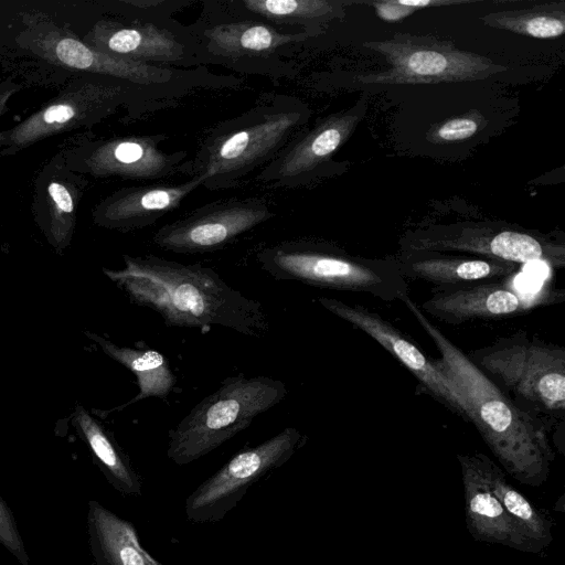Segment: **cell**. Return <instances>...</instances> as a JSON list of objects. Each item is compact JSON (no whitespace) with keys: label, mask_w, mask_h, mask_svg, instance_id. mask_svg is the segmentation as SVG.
Segmentation results:
<instances>
[{"label":"cell","mask_w":565,"mask_h":565,"mask_svg":"<svg viewBox=\"0 0 565 565\" xmlns=\"http://www.w3.org/2000/svg\"><path fill=\"white\" fill-rule=\"evenodd\" d=\"M306 35L280 33L269 24L256 21L221 23L204 31L207 50L227 57L269 54Z\"/></svg>","instance_id":"cell-23"},{"label":"cell","mask_w":565,"mask_h":565,"mask_svg":"<svg viewBox=\"0 0 565 565\" xmlns=\"http://www.w3.org/2000/svg\"><path fill=\"white\" fill-rule=\"evenodd\" d=\"M103 351L130 370L137 377L139 393L120 408L148 397H167L177 377L167 358L156 350L119 347L94 333H87Z\"/></svg>","instance_id":"cell-24"},{"label":"cell","mask_w":565,"mask_h":565,"mask_svg":"<svg viewBox=\"0 0 565 565\" xmlns=\"http://www.w3.org/2000/svg\"><path fill=\"white\" fill-rule=\"evenodd\" d=\"M244 10L267 20L284 23H305L331 18L340 2L327 0H242Z\"/></svg>","instance_id":"cell-27"},{"label":"cell","mask_w":565,"mask_h":565,"mask_svg":"<svg viewBox=\"0 0 565 565\" xmlns=\"http://www.w3.org/2000/svg\"><path fill=\"white\" fill-rule=\"evenodd\" d=\"M382 54L391 68L358 75L364 84H437L483 79L503 72L505 66L472 52L461 51L449 42L430 36L395 33L392 39L363 43Z\"/></svg>","instance_id":"cell-7"},{"label":"cell","mask_w":565,"mask_h":565,"mask_svg":"<svg viewBox=\"0 0 565 565\" xmlns=\"http://www.w3.org/2000/svg\"><path fill=\"white\" fill-rule=\"evenodd\" d=\"M17 88L15 87H12V86H7L4 88H1L0 87V114L3 111L4 107H6V104H7V100L9 99V97L11 96V94ZM4 136H0V143L1 142H4Z\"/></svg>","instance_id":"cell-32"},{"label":"cell","mask_w":565,"mask_h":565,"mask_svg":"<svg viewBox=\"0 0 565 565\" xmlns=\"http://www.w3.org/2000/svg\"><path fill=\"white\" fill-rule=\"evenodd\" d=\"M402 302L437 347L435 362L459 386L472 423L503 469L518 482L542 486L550 476L555 452L547 423L516 404L455 345L412 300Z\"/></svg>","instance_id":"cell-2"},{"label":"cell","mask_w":565,"mask_h":565,"mask_svg":"<svg viewBox=\"0 0 565 565\" xmlns=\"http://www.w3.org/2000/svg\"><path fill=\"white\" fill-rule=\"evenodd\" d=\"M519 274L493 282L435 287L419 308L445 323L461 324L514 317L564 300V290L547 284L531 290L516 287Z\"/></svg>","instance_id":"cell-9"},{"label":"cell","mask_w":565,"mask_h":565,"mask_svg":"<svg viewBox=\"0 0 565 565\" xmlns=\"http://www.w3.org/2000/svg\"><path fill=\"white\" fill-rule=\"evenodd\" d=\"M467 356L504 393L547 425L565 412V348L526 331L501 337Z\"/></svg>","instance_id":"cell-4"},{"label":"cell","mask_w":565,"mask_h":565,"mask_svg":"<svg viewBox=\"0 0 565 565\" xmlns=\"http://www.w3.org/2000/svg\"><path fill=\"white\" fill-rule=\"evenodd\" d=\"M406 279L435 287H459L499 281L521 271V265L486 257L448 256L439 252H409L396 260Z\"/></svg>","instance_id":"cell-18"},{"label":"cell","mask_w":565,"mask_h":565,"mask_svg":"<svg viewBox=\"0 0 565 565\" xmlns=\"http://www.w3.org/2000/svg\"><path fill=\"white\" fill-rule=\"evenodd\" d=\"M457 459L463 484L466 525L473 540L536 554L532 543L490 491L469 455H457Z\"/></svg>","instance_id":"cell-17"},{"label":"cell","mask_w":565,"mask_h":565,"mask_svg":"<svg viewBox=\"0 0 565 565\" xmlns=\"http://www.w3.org/2000/svg\"><path fill=\"white\" fill-rule=\"evenodd\" d=\"M163 136H132L102 141L84 159L87 170L98 177L156 180L186 169V152L167 153L159 148Z\"/></svg>","instance_id":"cell-14"},{"label":"cell","mask_w":565,"mask_h":565,"mask_svg":"<svg viewBox=\"0 0 565 565\" xmlns=\"http://www.w3.org/2000/svg\"><path fill=\"white\" fill-rule=\"evenodd\" d=\"M134 86L118 79L82 84L10 131L7 142L13 148L26 146L49 134L77 125L88 117L103 115L119 105L127 97V90Z\"/></svg>","instance_id":"cell-13"},{"label":"cell","mask_w":565,"mask_h":565,"mask_svg":"<svg viewBox=\"0 0 565 565\" xmlns=\"http://www.w3.org/2000/svg\"><path fill=\"white\" fill-rule=\"evenodd\" d=\"M256 259L260 269L276 280L367 294L385 302L401 301L408 295L396 260L356 258L321 243L280 242L262 248Z\"/></svg>","instance_id":"cell-5"},{"label":"cell","mask_w":565,"mask_h":565,"mask_svg":"<svg viewBox=\"0 0 565 565\" xmlns=\"http://www.w3.org/2000/svg\"><path fill=\"white\" fill-rule=\"evenodd\" d=\"M274 215L269 205L258 199L214 202L162 226L153 242L174 253L214 252Z\"/></svg>","instance_id":"cell-11"},{"label":"cell","mask_w":565,"mask_h":565,"mask_svg":"<svg viewBox=\"0 0 565 565\" xmlns=\"http://www.w3.org/2000/svg\"><path fill=\"white\" fill-rule=\"evenodd\" d=\"M359 121L355 114L333 115L306 136L290 142L259 173L258 180L276 186H291L327 161L347 140Z\"/></svg>","instance_id":"cell-15"},{"label":"cell","mask_w":565,"mask_h":565,"mask_svg":"<svg viewBox=\"0 0 565 565\" xmlns=\"http://www.w3.org/2000/svg\"><path fill=\"white\" fill-rule=\"evenodd\" d=\"M469 458L509 518L532 543L536 554L545 550L553 540V520L548 512L535 507L512 486L503 470L488 456L475 452Z\"/></svg>","instance_id":"cell-22"},{"label":"cell","mask_w":565,"mask_h":565,"mask_svg":"<svg viewBox=\"0 0 565 565\" xmlns=\"http://www.w3.org/2000/svg\"><path fill=\"white\" fill-rule=\"evenodd\" d=\"M202 182V177H192L181 184L160 183L121 189L100 203L95 212L96 222L122 231L149 226L177 209Z\"/></svg>","instance_id":"cell-16"},{"label":"cell","mask_w":565,"mask_h":565,"mask_svg":"<svg viewBox=\"0 0 565 565\" xmlns=\"http://www.w3.org/2000/svg\"><path fill=\"white\" fill-rule=\"evenodd\" d=\"M318 302L334 316L356 327L403 364L423 391L449 411L470 422V409L459 386L401 330L379 313L358 303L320 297Z\"/></svg>","instance_id":"cell-10"},{"label":"cell","mask_w":565,"mask_h":565,"mask_svg":"<svg viewBox=\"0 0 565 565\" xmlns=\"http://www.w3.org/2000/svg\"><path fill=\"white\" fill-rule=\"evenodd\" d=\"M489 26L536 39L561 36L565 31L564 3L553 2L531 9L501 11L481 18Z\"/></svg>","instance_id":"cell-26"},{"label":"cell","mask_w":565,"mask_h":565,"mask_svg":"<svg viewBox=\"0 0 565 565\" xmlns=\"http://www.w3.org/2000/svg\"><path fill=\"white\" fill-rule=\"evenodd\" d=\"M306 440L300 430L286 427L264 443L241 450L189 494L188 519L195 523L221 521L253 484L286 463Z\"/></svg>","instance_id":"cell-8"},{"label":"cell","mask_w":565,"mask_h":565,"mask_svg":"<svg viewBox=\"0 0 565 565\" xmlns=\"http://www.w3.org/2000/svg\"><path fill=\"white\" fill-rule=\"evenodd\" d=\"M55 55L72 68L108 76L140 88L163 85L171 82L174 75L171 68L107 54L71 38L56 43Z\"/></svg>","instance_id":"cell-21"},{"label":"cell","mask_w":565,"mask_h":565,"mask_svg":"<svg viewBox=\"0 0 565 565\" xmlns=\"http://www.w3.org/2000/svg\"><path fill=\"white\" fill-rule=\"evenodd\" d=\"M95 43L100 52L150 65L182 64L191 58L190 44L181 41V35L151 22L104 23Z\"/></svg>","instance_id":"cell-19"},{"label":"cell","mask_w":565,"mask_h":565,"mask_svg":"<svg viewBox=\"0 0 565 565\" xmlns=\"http://www.w3.org/2000/svg\"><path fill=\"white\" fill-rule=\"evenodd\" d=\"M86 524L93 565H163L142 548L129 521L98 501H88Z\"/></svg>","instance_id":"cell-20"},{"label":"cell","mask_w":565,"mask_h":565,"mask_svg":"<svg viewBox=\"0 0 565 565\" xmlns=\"http://www.w3.org/2000/svg\"><path fill=\"white\" fill-rule=\"evenodd\" d=\"M555 510H558L559 512H564L565 511V508H564V495H561L558 498V500L556 501Z\"/></svg>","instance_id":"cell-33"},{"label":"cell","mask_w":565,"mask_h":565,"mask_svg":"<svg viewBox=\"0 0 565 565\" xmlns=\"http://www.w3.org/2000/svg\"><path fill=\"white\" fill-rule=\"evenodd\" d=\"M0 545L3 546L20 565H31L24 542L19 532L13 513L0 494Z\"/></svg>","instance_id":"cell-30"},{"label":"cell","mask_w":565,"mask_h":565,"mask_svg":"<svg viewBox=\"0 0 565 565\" xmlns=\"http://www.w3.org/2000/svg\"><path fill=\"white\" fill-rule=\"evenodd\" d=\"M486 125L483 116L470 110L463 116L447 119L433 126L427 131V139L433 143H447L470 138Z\"/></svg>","instance_id":"cell-29"},{"label":"cell","mask_w":565,"mask_h":565,"mask_svg":"<svg viewBox=\"0 0 565 565\" xmlns=\"http://www.w3.org/2000/svg\"><path fill=\"white\" fill-rule=\"evenodd\" d=\"M52 207L51 234L57 245H64L70 237L74 221V198L66 185L57 180L47 184Z\"/></svg>","instance_id":"cell-28"},{"label":"cell","mask_w":565,"mask_h":565,"mask_svg":"<svg viewBox=\"0 0 565 565\" xmlns=\"http://www.w3.org/2000/svg\"><path fill=\"white\" fill-rule=\"evenodd\" d=\"M75 425L108 482L124 495H139V477L109 433L82 406L76 407Z\"/></svg>","instance_id":"cell-25"},{"label":"cell","mask_w":565,"mask_h":565,"mask_svg":"<svg viewBox=\"0 0 565 565\" xmlns=\"http://www.w3.org/2000/svg\"><path fill=\"white\" fill-rule=\"evenodd\" d=\"M305 116L300 106L285 103L222 124L204 140L188 171L202 177L209 189L236 186L290 143Z\"/></svg>","instance_id":"cell-3"},{"label":"cell","mask_w":565,"mask_h":565,"mask_svg":"<svg viewBox=\"0 0 565 565\" xmlns=\"http://www.w3.org/2000/svg\"><path fill=\"white\" fill-rule=\"evenodd\" d=\"M370 4L374 7L377 15L387 22L399 21L418 10L401 4L397 0L374 1L370 2Z\"/></svg>","instance_id":"cell-31"},{"label":"cell","mask_w":565,"mask_h":565,"mask_svg":"<svg viewBox=\"0 0 565 565\" xmlns=\"http://www.w3.org/2000/svg\"><path fill=\"white\" fill-rule=\"evenodd\" d=\"M409 252H465L502 262L565 266V246L529 233L484 226H465L443 234L422 235L404 243Z\"/></svg>","instance_id":"cell-12"},{"label":"cell","mask_w":565,"mask_h":565,"mask_svg":"<svg viewBox=\"0 0 565 565\" xmlns=\"http://www.w3.org/2000/svg\"><path fill=\"white\" fill-rule=\"evenodd\" d=\"M125 268L104 269L135 305L156 311L169 327L220 326L263 338L269 320L263 305L227 285L212 268L153 255H124Z\"/></svg>","instance_id":"cell-1"},{"label":"cell","mask_w":565,"mask_h":565,"mask_svg":"<svg viewBox=\"0 0 565 565\" xmlns=\"http://www.w3.org/2000/svg\"><path fill=\"white\" fill-rule=\"evenodd\" d=\"M287 394L286 384L269 376L239 374L225 379L170 429L168 458L184 466L204 457L246 429Z\"/></svg>","instance_id":"cell-6"}]
</instances>
